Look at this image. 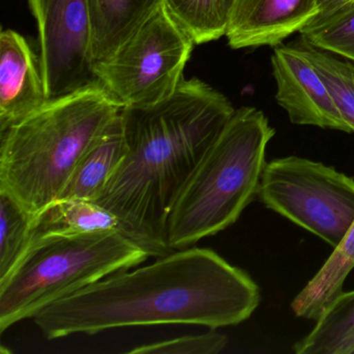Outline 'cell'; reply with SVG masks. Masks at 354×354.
Instances as JSON below:
<instances>
[{
    "label": "cell",
    "instance_id": "1",
    "mask_svg": "<svg viewBox=\"0 0 354 354\" xmlns=\"http://www.w3.org/2000/svg\"><path fill=\"white\" fill-rule=\"evenodd\" d=\"M260 301V288L246 271L214 250L190 246L140 268L113 273L32 319L50 341L144 325L216 329L248 320Z\"/></svg>",
    "mask_w": 354,
    "mask_h": 354
},
{
    "label": "cell",
    "instance_id": "2",
    "mask_svg": "<svg viewBox=\"0 0 354 354\" xmlns=\"http://www.w3.org/2000/svg\"><path fill=\"white\" fill-rule=\"evenodd\" d=\"M235 111L198 78L182 80L156 104L122 109L127 152L95 203L113 213L122 233L150 258L174 252L167 242L171 209Z\"/></svg>",
    "mask_w": 354,
    "mask_h": 354
},
{
    "label": "cell",
    "instance_id": "3",
    "mask_svg": "<svg viewBox=\"0 0 354 354\" xmlns=\"http://www.w3.org/2000/svg\"><path fill=\"white\" fill-rule=\"evenodd\" d=\"M123 109L99 82L50 99L0 133V192L34 218L62 198L84 155Z\"/></svg>",
    "mask_w": 354,
    "mask_h": 354
},
{
    "label": "cell",
    "instance_id": "4",
    "mask_svg": "<svg viewBox=\"0 0 354 354\" xmlns=\"http://www.w3.org/2000/svg\"><path fill=\"white\" fill-rule=\"evenodd\" d=\"M274 134L263 111L236 109L171 209L167 221L171 250L194 246L239 219L258 198L267 146Z\"/></svg>",
    "mask_w": 354,
    "mask_h": 354
},
{
    "label": "cell",
    "instance_id": "5",
    "mask_svg": "<svg viewBox=\"0 0 354 354\" xmlns=\"http://www.w3.org/2000/svg\"><path fill=\"white\" fill-rule=\"evenodd\" d=\"M150 258L117 231L43 238L0 283V333L39 310L118 271Z\"/></svg>",
    "mask_w": 354,
    "mask_h": 354
},
{
    "label": "cell",
    "instance_id": "6",
    "mask_svg": "<svg viewBox=\"0 0 354 354\" xmlns=\"http://www.w3.org/2000/svg\"><path fill=\"white\" fill-rule=\"evenodd\" d=\"M194 42L161 6L107 61L94 66L97 82L127 106H148L181 84Z\"/></svg>",
    "mask_w": 354,
    "mask_h": 354
},
{
    "label": "cell",
    "instance_id": "7",
    "mask_svg": "<svg viewBox=\"0 0 354 354\" xmlns=\"http://www.w3.org/2000/svg\"><path fill=\"white\" fill-rule=\"evenodd\" d=\"M258 198L266 208L335 248L354 221V179L298 156L267 162Z\"/></svg>",
    "mask_w": 354,
    "mask_h": 354
},
{
    "label": "cell",
    "instance_id": "8",
    "mask_svg": "<svg viewBox=\"0 0 354 354\" xmlns=\"http://www.w3.org/2000/svg\"><path fill=\"white\" fill-rule=\"evenodd\" d=\"M38 28L47 97L71 94L97 82L91 0H28Z\"/></svg>",
    "mask_w": 354,
    "mask_h": 354
},
{
    "label": "cell",
    "instance_id": "9",
    "mask_svg": "<svg viewBox=\"0 0 354 354\" xmlns=\"http://www.w3.org/2000/svg\"><path fill=\"white\" fill-rule=\"evenodd\" d=\"M271 67L275 99L291 123L351 133L326 84L300 47L275 46Z\"/></svg>",
    "mask_w": 354,
    "mask_h": 354
},
{
    "label": "cell",
    "instance_id": "10",
    "mask_svg": "<svg viewBox=\"0 0 354 354\" xmlns=\"http://www.w3.org/2000/svg\"><path fill=\"white\" fill-rule=\"evenodd\" d=\"M320 11L319 0H236L225 37L233 49L275 47Z\"/></svg>",
    "mask_w": 354,
    "mask_h": 354
},
{
    "label": "cell",
    "instance_id": "11",
    "mask_svg": "<svg viewBox=\"0 0 354 354\" xmlns=\"http://www.w3.org/2000/svg\"><path fill=\"white\" fill-rule=\"evenodd\" d=\"M49 99L40 57L22 35L0 34V133L44 106Z\"/></svg>",
    "mask_w": 354,
    "mask_h": 354
},
{
    "label": "cell",
    "instance_id": "12",
    "mask_svg": "<svg viewBox=\"0 0 354 354\" xmlns=\"http://www.w3.org/2000/svg\"><path fill=\"white\" fill-rule=\"evenodd\" d=\"M165 0H91L94 66L111 59Z\"/></svg>",
    "mask_w": 354,
    "mask_h": 354
},
{
    "label": "cell",
    "instance_id": "13",
    "mask_svg": "<svg viewBox=\"0 0 354 354\" xmlns=\"http://www.w3.org/2000/svg\"><path fill=\"white\" fill-rule=\"evenodd\" d=\"M127 152L121 113L84 155L61 198L96 202Z\"/></svg>",
    "mask_w": 354,
    "mask_h": 354
},
{
    "label": "cell",
    "instance_id": "14",
    "mask_svg": "<svg viewBox=\"0 0 354 354\" xmlns=\"http://www.w3.org/2000/svg\"><path fill=\"white\" fill-rule=\"evenodd\" d=\"M105 231L122 233L121 223L113 213L94 202L59 198L32 219V244L53 236Z\"/></svg>",
    "mask_w": 354,
    "mask_h": 354
},
{
    "label": "cell",
    "instance_id": "15",
    "mask_svg": "<svg viewBox=\"0 0 354 354\" xmlns=\"http://www.w3.org/2000/svg\"><path fill=\"white\" fill-rule=\"evenodd\" d=\"M354 268V221L318 272L291 304L295 316L316 321L324 308L343 292L348 274Z\"/></svg>",
    "mask_w": 354,
    "mask_h": 354
},
{
    "label": "cell",
    "instance_id": "16",
    "mask_svg": "<svg viewBox=\"0 0 354 354\" xmlns=\"http://www.w3.org/2000/svg\"><path fill=\"white\" fill-rule=\"evenodd\" d=\"M354 339V290L342 292L323 310L314 328L296 342L297 354H343Z\"/></svg>",
    "mask_w": 354,
    "mask_h": 354
},
{
    "label": "cell",
    "instance_id": "17",
    "mask_svg": "<svg viewBox=\"0 0 354 354\" xmlns=\"http://www.w3.org/2000/svg\"><path fill=\"white\" fill-rule=\"evenodd\" d=\"M236 0H165L177 24L201 45L225 36Z\"/></svg>",
    "mask_w": 354,
    "mask_h": 354
},
{
    "label": "cell",
    "instance_id": "18",
    "mask_svg": "<svg viewBox=\"0 0 354 354\" xmlns=\"http://www.w3.org/2000/svg\"><path fill=\"white\" fill-rule=\"evenodd\" d=\"M300 48L318 71L344 122L354 133V61L304 43Z\"/></svg>",
    "mask_w": 354,
    "mask_h": 354
},
{
    "label": "cell",
    "instance_id": "19",
    "mask_svg": "<svg viewBox=\"0 0 354 354\" xmlns=\"http://www.w3.org/2000/svg\"><path fill=\"white\" fill-rule=\"evenodd\" d=\"M32 217L0 192V283L7 279L32 244Z\"/></svg>",
    "mask_w": 354,
    "mask_h": 354
},
{
    "label": "cell",
    "instance_id": "20",
    "mask_svg": "<svg viewBox=\"0 0 354 354\" xmlns=\"http://www.w3.org/2000/svg\"><path fill=\"white\" fill-rule=\"evenodd\" d=\"M299 34L308 46L354 61V1L317 17Z\"/></svg>",
    "mask_w": 354,
    "mask_h": 354
},
{
    "label": "cell",
    "instance_id": "21",
    "mask_svg": "<svg viewBox=\"0 0 354 354\" xmlns=\"http://www.w3.org/2000/svg\"><path fill=\"white\" fill-rule=\"evenodd\" d=\"M227 337L211 329L202 335H184L171 339L138 346L130 354H216L227 345Z\"/></svg>",
    "mask_w": 354,
    "mask_h": 354
},
{
    "label": "cell",
    "instance_id": "22",
    "mask_svg": "<svg viewBox=\"0 0 354 354\" xmlns=\"http://www.w3.org/2000/svg\"><path fill=\"white\" fill-rule=\"evenodd\" d=\"M320 1V16L327 15L331 12L335 11L339 8L351 3L353 0H319Z\"/></svg>",
    "mask_w": 354,
    "mask_h": 354
},
{
    "label": "cell",
    "instance_id": "23",
    "mask_svg": "<svg viewBox=\"0 0 354 354\" xmlns=\"http://www.w3.org/2000/svg\"><path fill=\"white\" fill-rule=\"evenodd\" d=\"M343 354H354V339L346 346L343 350Z\"/></svg>",
    "mask_w": 354,
    "mask_h": 354
},
{
    "label": "cell",
    "instance_id": "24",
    "mask_svg": "<svg viewBox=\"0 0 354 354\" xmlns=\"http://www.w3.org/2000/svg\"><path fill=\"white\" fill-rule=\"evenodd\" d=\"M353 1H354V0H353ZM351 3H352V1H351Z\"/></svg>",
    "mask_w": 354,
    "mask_h": 354
}]
</instances>
